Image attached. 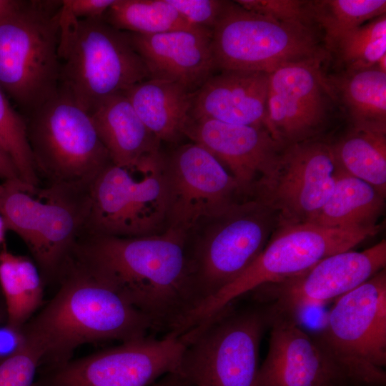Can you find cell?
Masks as SVG:
<instances>
[{"instance_id":"cell-9","label":"cell","mask_w":386,"mask_h":386,"mask_svg":"<svg viewBox=\"0 0 386 386\" xmlns=\"http://www.w3.org/2000/svg\"><path fill=\"white\" fill-rule=\"evenodd\" d=\"M314 336L355 386H385V268L336 299Z\"/></svg>"},{"instance_id":"cell-19","label":"cell","mask_w":386,"mask_h":386,"mask_svg":"<svg viewBox=\"0 0 386 386\" xmlns=\"http://www.w3.org/2000/svg\"><path fill=\"white\" fill-rule=\"evenodd\" d=\"M272 314L258 386H355L298 318Z\"/></svg>"},{"instance_id":"cell-6","label":"cell","mask_w":386,"mask_h":386,"mask_svg":"<svg viewBox=\"0 0 386 386\" xmlns=\"http://www.w3.org/2000/svg\"><path fill=\"white\" fill-rule=\"evenodd\" d=\"M272 317L266 302L229 303L192 327L174 373L189 386H258L260 344Z\"/></svg>"},{"instance_id":"cell-36","label":"cell","mask_w":386,"mask_h":386,"mask_svg":"<svg viewBox=\"0 0 386 386\" xmlns=\"http://www.w3.org/2000/svg\"><path fill=\"white\" fill-rule=\"evenodd\" d=\"M0 179L4 182H21L15 164L1 145Z\"/></svg>"},{"instance_id":"cell-30","label":"cell","mask_w":386,"mask_h":386,"mask_svg":"<svg viewBox=\"0 0 386 386\" xmlns=\"http://www.w3.org/2000/svg\"><path fill=\"white\" fill-rule=\"evenodd\" d=\"M345 70L375 66L386 54V14L355 28L341 36L331 49Z\"/></svg>"},{"instance_id":"cell-33","label":"cell","mask_w":386,"mask_h":386,"mask_svg":"<svg viewBox=\"0 0 386 386\" xmlns=\"http://www.w3.org/2000/svg\"><path fill=\"white\" fill-rule=\"evenodd\" d=\"M244 9L272 19L316 27L311 1L305 0H237ZM319 30V29H318Z\"/></svg>"},{"instance_id":"cell-24","label":"cell","mask_w":386,"mask_h":386,"mask_svg":"<svg viewBox=\"0 0 386 386\" xmlns=\"http://www.w3.org/2000/svg\"><path fill=\"white\" fill-rule=\"evenodd\" d=\"M328 79L351 128L386 133V72L373 66Z\"/></svg>"},{"instance_id":"cell-23","label":"cell","mask_w":386,"mask_h":386,"mask_svg":"<svg viewBox=\"0 0 386 386\" xmlns=\"http://www.w3.org/2000/svg\"><path fill=\"white\" fill-rule=\"evenodd\" d=\"M123 94L160 142L176 143L185 137L194 93L178 83L150 78Z\"/></svg>"},{"instance_id":"cell-39","label":"cell","mask_w":386,"mask_h":386,"mask_svg":"<svg viewBox=\"0 0 386 386\" xmlns=\"http://www.w3.org/2000/svg\"><path fill=\"white\" fill-rule=\"evenodd\" d=\"M6 230L4 219L0 214V244H2L4 240L5 231Z\"/></svg>"},{"instance_id":"cell-11","label":"cell","mask_w":386,"mask_h":386,"mask_svg":"<svg viewBox=\"0 0 386 386\" xmlns=\"http://www.w3.org/2000/svg\"><path fill=\"white\" fill-rule=\"evenodd\" d=\"M25 119L37 173L48 184L90 187L112 164L89 114L59 90Z\"/></svg>"},{"instance_id":"cell-20","label":"cell","mask_w":386,"mask_h":386,"mask_svg":"<svg viewBox=\"0 0 386 386\" xmlns=\"http://www.w3.org/2000/svg\"><path fill=\"white\" fill-rule=\"evenodd\" d=\"M129 34L146 64L149 79L176 82L194 93L215 70L210 31L177 29Z\"/></svg>"},{"instance_id":"cell-41","label":"cell","mask_w":386,"mask_h":386,"mask_svg":"<svg viewBox=\"0 0 386 386\" xmlns=\"http://www.w3.org/2000/svg\"><path fill=\"white\" fill-rule=\"evenodd\" d=\"M4 188V183H2L0 184V196L1 193L3 192Z\"/></svg>"},{"instance_id":"cell-3","label":"cell","mask_w":386,"mask_h":386,"mask_svg":"<svg viewBox=\"0 0 386 386\" xmlns=\"http://www.w3.org/2000/svg\"><path fill=\"white\" fill-rule=\"evenodd\" d=\"M58 90L91 113L105 99L149 79L129 32L103 19H76L61 7Z\"/></svg>"},{"instance_id":"cell-16","label":"cell","mask_w":386,"mask_h":386,"mask_svg":"<svg viewBox=\"0 0 386 386\" xmlns=\"http://www.w3.org/2000/svg\"><path fill=\"white\" fill-rule=\"evenodd\" d=\"M321 63H290L269 73L266 127L284 147L319 137L337 103Z\"/></svg>"},{"instance_id":"cell-38","label":"cell","mask_w":386,"mask_h":386,"mask_svg":"<svg viewBox=\"0 0 386 386\" xmlns=\"http://www.w3.org/2000/svg\"><path fill=\"white\" fill-rule=\"evenodd\" d=\"M20 0H0V17L16 8Z\"/></svg>"},{"instance_id":"cell-34","label":"cell","mask_w":386,"mask_h":386,"mask_svg":"<svg viewBox=\"0 0 386 386\" xmlns=\"http://www.w3.org/2000/svg\"><path fill=\"white\" fill-rule=\"evenodd\" d=\"M190 24L212 32L223 8L220 0H168Z\"/></svg>"},{"instance_id":"cell-10","label":"cell","mask_w":386,"mask_h":386,"mask_svg":"<svg viewBox=\"0 0 386 386\" xmlns=\"http://www.w3.org/2000/svg\"><path fill=\"white\" fill-rule=\"evenodd\" d=\"M167 185L162 153L131 167L110 164L90 187L84 232L123 237L167 229Z\"/></svg>"},{"instance_id":"cell-32","label":"cell","mask_w":386,"mask_h":386,"mask_svg":"<svg viewBox=\"0 0 386 386\" xmlns=\"http://www.w3.org/2000/svg\"><path fill=\"white\" fill-rule=\"evenodd\" d=\"M41 363L40 351L24 336L20 347L0 362V386H32Z\"/></svg>"},{"instance_id":"cell-35","label":"cell","mask_w":386,"mask_h":386,"mask_svg":"<svg viewBox=\"0 0 386 386\" xmlns=\"http://www.w3.org/2000/svg\"><path fill=\"white\" fill-rule=\"evenodd\" d=\"M116 0H61L62 9L76 19H103Z\"/></svg>"},{"instance_id":"cell-8","label":"cell","mask_w":386,"mask_h":386,"mask_svg":"<svg viewBox=\"0 0 386 386\" xmlns=\"http://www.w3.org/2000/svg\"><path fill=\"white\" fill-rule=\"evenodd\" d=\"M380 227L330 228L308 222L277 226L255 261L238 278L189 312L184 325L194 327L262 285L292 277L330 255L352 249L378 233Z\"/></svg>"},{"instance_id":"cell-17","label":"cell","mask_w":386,"mask_h":386,"mask_svg":"<svg viewBox=\"0 0 386 386\" xmlns=\"http://www.w3.org/2000/svg\"><path fill=\"white\" fill-rule=\"evenodd\" d=\"M386 266V241L363 251L352 249L330 255L308 269L252 292L254 299L269 304L274 314L298 318L310 307L321 306L358 287Z\"/></svg>"},{"instance_id":"cell-31","label":"cell","mask_w":386,"mask_h":386,"mask_svg":"<svg viewBox=\"0 0 386 386\" xmlns=\"http://www.w3.org/2000/svg\"><path fill=\"white\" fill-rule=\"evenodd\" d=\"M0 145L15 164L22 182L41 186L29 143L25 117L17 112L0 88Z\"/></svg>"},{"instance_id":"cell-37","label":"cell","mask_w":386,"mask_h":386,"mask_svg":"<svg viewBox=\"0 0 386 386\" xmlns=\"http://www.w3.org/2000/svg\"><path fill=\"white\" fill-rule=\"evenodd\" d=\"M150 386H189L177 373H168L160 379L155 381Z\"/></svg>"},{"instance_id":"cell-29","label":"cell","mask_w":386,"mask_h":386,"mask_svg":"<svg viewBox=\"0 0 386 386\" xmlns=\"http://www.w3.org/2000/svg\"><path fill=\"white\" fill-rule=\"evenodd\" d=\"M313 20L330 51L337 41L355 28L385 14V0L311 1Z\"/></svg>"},{"instance_id":"cell-15","label":"cell","mask_w":386,"mask_h":386,"mask_svg":"<svg viewBox=\"0 0 386 386\" xmlns=\"http://www.w3.org/2000/svg\"><path fill=\"white\" fill-rule=\"evenodd\" d=\"M337 171L332 143L316 137L291 144L252 199L276 212L278 226L308 222L330 197Z\"/></svg>"},{"instance_id":"cell-7","label":"cell","mask_w":386,"mask_h":386,"mask_svg":"<svg viewBox=\"0 0 386 386\" xmlns=\"http://www.w3.org/2000/svg\"><path fill=\"white\" fill-rule=\"evenodd\" d=\"M215 69L270 73L284 64L326 60L317 28L279 21L224 1L212 32Z\"/></svg>"},{"instance_id":"cell-4","label":"cell","mask_w":386,"mask_h":386,"mask_svg":"<svg viewBox=\"0 0 386 386\" xmlns=\"http://www.w3.org/2000/svg\"><path fill=\"white\" fill-rule=\"evenodd\" d=\"M61 0H20L0 17V88L26 118L59 89Z\"/></svg>"},{"instance_id":"cell-21","label":"cell","mask_w":386,"mask_h":386,"mask_svg":"<svg viewBox=\"0 0 386 386\" xmlns=\"http://www.w3.org/2000/svg\"><path fill=\"white\" fill-rule=\"evenodd\" d=\"M219 71L194 92L190 118L267 128L269 73Z\"/></svg>"},{"instance_id":"cell-1","label":"cell","mask_w":386,"mask_h":386,"mask_svg":"<svg viewBox=\"0 0 386 386\" xmlns=\"http://www.w3.org/2000/svg\"><path fill=\"white\" fill-rule=\"evenodd\" d=\"M172 227L123 237L83 232L71 257L152 323L171 332L197 305L192 244Z\"/></svg>"},{"instance_id":"cell-28","label":"cell","mask_w":386,"mask_h":386,"mask_svg":"<svg viewBox=\"0 0 386 386\" xmlns=\"http://www.w3.org/2000/svg\"><path fill=\"white\" fill-rule=\"evenodd\" d=\"M103 20L117 29L141 34L204 29L188 23L168 0H116Z\"/></svg>"},{"instance_id":"cell-13","label":"cell","mask_w":386,"mask_h":386,"mask_svg":"<svg viewBox=\"0 0 386 386\" xmlns=\"http://www.w3.org/2000/svg\"><path fill=\"white\" fill-rule=\"evenodd\" d=\"M193 337L166 333L144 337L52 367L49 375L32 386H150L162 376L175 372Z\"/></svg>"},{"instance_id":"cell-12","label":"cell","mask_w":386,"mask_h":386,"mask_svg":"<svg viewBox=\"0 0 386 386\" xmlns=\"http://www.w3.org/2000/svg\"><path fill=\"white\" fill-rule=\"evenodd\" d=\"M204 224L205 231L192 244L196 307L238 278L255 261L279 220L270 207L248 199Z\"/></svg>"},{"instance_id":"cell-14","label":"cell","mask_w":386,"mask_h":386,"mask_svg":"<svg viewBox=\"0 0 386 386\" xmlns=\"http://www.w3.org/2000/svg\"><path fill=\"white\" fill-rule=\"evenodd\" d=\"M167 228L185 234L242 202L237 180L201 145L190 142L164 155ZM243 201V200H242Z\"/></svg>"},{"instance_id":"cell-27","label":"cell","mask_w":386,"mask_h":386,"mask_svg":"<svg viewBox=\"0 0 386 386\" xmlns=\"http://www.w3.org/2000/svg\"><path fill=\"white\" fill-rule=\"evenodd\" d=\"M332 144L340 170L369 183L385 196L386 133L350 128Z\"/></svg>"},{"instance_id":"cell-2","label":"cell","mask_w":386,"mask_h":386,"mask_svg":"<svg viewBox=\"0 0 386 386\" xmlns=\"http://www.w3.org/2000/svg\"><path fill=\"white\" fill-rule=\"evenodd\" d=\"M57 279L55 296L22 327L24 337L40 351L41 364L64 363L85 343L124 342L153 330L143 314L71 257Z\"/></svg>"},{"instance_id":"cell-26","label":"cell","mask_w":386,"mask_h":386,"mask_svg":"<svg viewBox=\"0 0 386 386\" xmlns=\"http://www.w3.org/2000/svg\"><path fill=\"white\" fill-rule=\"evenodd\" d=\"M0 287L6 324L21 329L42 302L43 279L37 265L4 247L0 251Z\"/></svg>"},{"instance_id":"cell-22","label":"cell","mask_w":386,"mask_h":386,"mask_svg":"<svg viewBox=\"0 0 386 386\" xmlns=\"http://www.w3.org/2000/svg\"><path fill=\"white\" fill-rule=\"evenodd\" d=\"M89 116L112 164L131 167L162 153L161 142L123 93L105 99Z\"/></svg>"},{"instance_id":"cell-5","label":"cell","mask_w":386,"mask_h":386,"mask_svg":"<svg viewBox=\"0 0 386 386\" xmlns=\"http://www.w3.org/2000/svg\"><path fill=\"white\" fill-rule=\"evenodd\" d=\"M0 214L6 229L25 243L42 279H56L84 232L90 187L4 182Z\"/></svg>"},{"instance_id":"cell-25","label":"cell","mask_w":386,"mask_h":386,"mask_svg":"<svg viewBox=\"0 0 386 386\" xmlns=\"http://www.w3.org/2000/svg\"><path fill=\"white\" fill-rule=\"evenodd\" d=\"M385 197L372 185L338 169L330 197L308 223L330 228L377 225Z\"/></svg>"},{"instance_id":"cell-40","label":"cell","mask_w":386,"mask_h":386,"mask_svg":"<svg viewBox=\"0 0 386 386\" xmlns=\"http://www.w3.org/2000/svg\"><path fill=\"white\" fill-rule=\"evenodd\" d=\"M4 320H6V314L4 313L1 315V312L0 311V327L3 325Z\"/></svg>"},{"instance_id":"cell-18","label":"cell","mask_w":386,"mask_h":386,"mask_svg":"<svg viewBox=\"0 0 386 386\" xmlns=\"http://www.w3.org/2000/svg\"><path fill=\"white\" fill-rule=\"evenodd\" d=\"M184 136L212 154L238 182L245 197L274 173L286 147L265 127L210 119L190 120Z\"/></svg>"}]
</instances>
